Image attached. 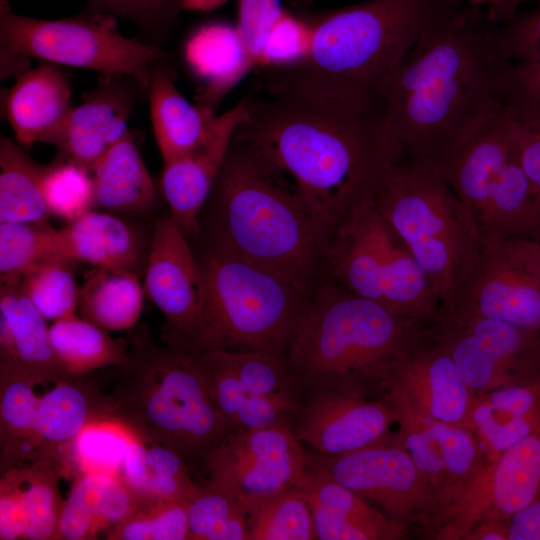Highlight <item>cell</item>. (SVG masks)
Wrapping results in <instances>:
<instances>
[{"instance_id": "obj_60", "label": "cell", "mask_w": 540, "mask_h": 540, "mask_svg": "<svg viewBox=\"0 0 540 540\" xmlns=\"http://www.w3.org/2000/svg\"><path fill=\"white\" fill-rule=\"evenodd\" d=\"M528 239L536 243L540 254V222L538 223V225Z\"/></svg>"}, {"instance_id": "obj_53", "label": "cell", "mask_w": 540, "mask_h": 540, "mask_svg": "<svg viewBox=\"0 0 540 540\" xmlns=\"http://www.w3.org/2000/svg\"><path fill=\"white\" fill-rule=\"evenodd\" d=\"M180 0H89L94 13L117 14L139 24L155 25L170 19L178 10Z\"/></svg>"}, {"instance_id": "obj_43", "label": "cell", "mask_w": 540, "mask_h": 540, "mask_svg": "<svg viewBox=\"0 0 540 540\" xmlns=\"http://www.w3.org/2000/svg\"><path fill=\"white\" fill-rule=\"evenodd\" d=\"M91 171L60 158L45 166L42 192L51 215L74 221L96 205Z\"/></svg>"}, {"instance_id": "obj_55", "label": "cell", "mask_w": 540, "mask_h": 540, "mask_svg": "<svg viewBox=\"0 0 540 540\" xmlns=\"http://www.w3.org/2000/svg\"><path fill=\"white\" fill-rule=\"evenodd\" d=\"M508 540H540V498L507 520Z\"/></svg>"}, {"instance_id": "obj_18", "label": "cell", "mask_w": 540, "mask_h": 540, "mask_svg": "<svg viewBox=\"0 0 540 540\" xmlns=\"http://www.w3.org/2000/svg\"><path fill=\"white\" fill-rule=\"evenodd\" d=\"M249 112L245 98L230 110L217 115L208 140L195 151L164 163L160 189L170 214L188 238L201 233V212L206 205L232 137Z\"/></svg>"}, {"instance_id": "obj_47", "label": "cell", "mask_w": 540, "mask_h": 540, "mask_svg": "<svg viewBox=\"0 0 540 540\" xmlns=\"http://www.w3.org/2000/svg\"><path fill=\"white\" fill-rule=\"evenodd\" d=\"M215 405L232 431L236 413L246 396L225 350L190 352Z\"/></svg>"}, {"instance_id": "obj_34", "label": "cell", "mask_w": 540, "mask_h": 540, "mask_svg": "<svg viewBox=\"0 0 540 540\" xmlns=\"http://www.w3.org/2000/svg\"><path fill=\"white\" fill-rule=\"evenodd\" d=\"M49 333L56 359L69 376L107 366L119 368L128 362L129 350L123 342L76 314L55 320Z\"/></svg>"}, {"instance_id": "obj_3", "label": "cell", "mask_w": 540, "mask_h": 540, "mask_svg": "<svg viewBox=\"0 0 540 540\" xmlns=\"http://www.w3.org/2000/svg\"><path fill=\"white\" fill-rule=\"evenodd\" d=\"M465 0H368L312 23L306 57L269 68L270 94L351 107L380 105L385 77L429 30Z\"/></svg>"}, {"instance_id": "obj_37", "label": "cell", "mask_w": 540, "mask_h": 540, "mask_svg": "<svg viewBox=\"0 0 540 540\" xmlns=\"http://www.w3.org/2000/svg\"><path fill=\"white\" fill-rule=\"evenodd\" d=\"M137 434L125 423L105 417L85 426L63 452L64 475L75 479L89 474L119 477L129 447Z\"/></svg>"}, {"instance_id": "obj_19", "label": "cell", "mask_w": 540, "mask_h": 540, "mask_svg": "<svg viewBox=\"0 0 540 540\" xmlns=\"http://www.w3.org/2000/svg\"><path fill=\"white\" fill-rule=\"evenodd\" d=\"M63 475L62 457L40 458L1 472V540H54Z\"/></svg>"}, {"instance_id": "obj_56", "label": "cell", "mask_w": 540, "mask_h": 540, "mask_svg": "<svg viewBox=\"0 0 540 540\" xmlns=\"http://www.w3.org/2000/svg\"><path fill=\"white\" fill-rule=\"evenodd\" d=\"M466 540H508L507 521H487L476 525Z\"/></svg>"}, {"instance_id": "obj_51", "label": "cell", "mask_w": 540, "mask_h": 540, "mask_svg": "<svg viewBox=\"0 0 540 540\" xmlns=\"http://www.w3.org/2000/svg\"><path fill=\"white\" fill-rule=\"evenodd\" d=\"M312 23H307L284 10L273 28L261 67H287L302 61L310 48Z\"/></svg>"}, {"instance_id": "obj_13", "label": "cell", "mask_w": 540, "mask_h": 540, "mask_svg": "<svg viewBox=\"0 0 540 540\" xmlns=\"http://www.w3.org/2000/svg\"><path fill=\"white\" fill-rule=\"evenodd\" d=\"M473 317L540 332V254L535 242L514 238L484 243L463 295L440 320Z\"/></svg>"}, {"instance_id": "obj_27", "label": "cell", "mask_w": 540, "mask_h": 540, "mask_svg": "<svg viewBox=\"0 0 540 540\" xmlns=\"http://www.w3.org/2000/svg\"><path fill=\"white\" fill-rule=\"evenodd\" d=\"M148 252L138 230L108 213L91 210L57 233V254L72 262L139 274Z\"/></svg>"}, {"instance_id": "obj_15", "label": "cell", "mask_w": 540, "mask_h": 540, "mask_svg": "<svg viewBox=\"0 0 540 540\" xmlns=\"http://www.w3.org/2000/svg\"><path fill=\"white\" fill-rule=\"evenodd\" d=\"M148 250L145 289L166 318L165 343L178 346L202 315L207 295L205 271L170 213L157 219Z\"/></svg>"}, {"instance_id": "obj_24", "label": "cell", "mask_w": 540, "mask_h": 540, "mask_svg": "<svg viewBox=\"0 0 540 540\" xmlns=\"http://www.w3.org/2000/svg\"><path fill=\"white\" fill-rule=\"evenodd\" d=\"M83 376L57 382L39 398L33 460L63 457L65 448L85 426L92 421L112 417L111 395H104Z\"/></svg>"}, {"instance_id": "obj_31", "label": "cell", "mask_w": 540, "mask_h": 540, "mask_svg": "<svg viewBox=\"0 0 540 540\" xmlns=\"http://www.w3.org/2000/svg\"><path fill=\"white\" fill-rule=\"evenodd\" d=\"M120 479L146 505L188 501L200 487L192 481L181 455L138 435L129 447Z\"/></svg>"}, {"instance_id": "obj_25", "label": "cell", "mask_w": 540, "mask_h": 540, "mask_svg": "<svg viewBox=\"0 0 540 540\" xmlns=\"http://www.w3.org/2000/svg\"><path fill=\"white\" fill-rule=\"evenodd\" d=\"M119 478L89 474L75 479L63 502L54 540L95 539L146 507Z\"/></svg>"}, {"instance_id": "obj_36", "label": "cell", "mask_w": 540, "mask_h": 540, "mask_svg": "<svg viewBox=\"0 0 540 540\" xmlns=\"http://www.w3.org/2000/svg\"><path fill=\"white\" fill-rule=\"evenodd\" d=\"M35 383L18 372H0V469L34 459V434L39 398Z\"/></svg>"}, {"instance_id": "obj_26", "label": "cell", "mask_w": 540, "mask_h": 540, "mask_svg": "<svg viewBox=\"0 0 540 540\" xmlns=\"http://www.w3.org/2000/svg\"><path fill=\"white\" fill-rule=\"evenodd\" d=\"M133 98L119 88L99 89L73 107L55 143L60 158L91 171L128 132L127 122Z\"/></svg>"}, {"instance_id": "obj_8", "label": "cell", "mask_w": 540, "mask_h": 540, "mask_svg": "<svg viewBox=\"0 0 540 540\" xmlns=\"http://www.w3.org/2000/svg\"><path fill=\"white\" fill-rule=\"evenodd\" d=\"M200 261L207 285L204 309L193 332L176 347L284 355L312 292L214 246Z\"/></svg>"}, {"instance_id": "obj_41", "label": "cell", "mask_w": 540, "mask_h": 540, "mask_svg": "<svg viewBox=\"0 0 540 540\" xmlns=\"http://www.w3.org/2000/svg\"><path fill=\"white\" fill-rule=\"evenodd\" d=\"M390 403L399 423L396 436L416 464L433 495L445 483V474L437 449L429 436L425 416L410 402L402 387L392 381L383 395Z\"/></svg>"}, {"instance_id": "obj_32", "label": "cell", "mask_w": 540, "mask_h": 540, "mask_svg": "<svg viewBox=\"0 0 540 540\" xmlns=\"http://www.w3.org/2000/svg\"><path fill=\"white\" fill-rule=\"evenodd\" d=\"M96 205L141 212L155 202L156 190L134 138L128 132L91 169Z\"/></svg>"}, {"instance_id": "obj_50", "label": "cell", "mask_w": 540, "mask_h": 540, "mask_svg": "<svg viewBox=\"0 0 540 540\" xmlns=\"http://www.w3.org/2000/svg\"><path fill=\"white\" fill-rule=\"evenodd\" d=\"M503 107L523 125H540V59L512 61Z\"/></svg>"}, {"instance_id": "obj_23", "label": "cell", "mask_w": 540, "mask_h": 540, "mask_svg": "<svg viewBox=\"0 0 540 540\" xmlns=\"http://www.w3.org/2000/svg\"><path fill=\"white\" fill-rule=\"evenodd\" d=\"M66 75L50 62L18 76L5 97V114L17 141L54 144L72 110Z\"/></svg>"}, {"instance_id": "obj_17", "label": "cell", "mask_w": 540, "mask_h": 540, "mask_svg": "<svg viewBox=\"0 0 540 540\" xmlns=\"http://www.w3.org/2000/svg\"><path fill=\"white\" fill-rule=\"evenodd\" d=\"M517 149V124L502 107L467 140L435 161L477 230Z\"/></svg>"}, {"instance_id": "obj_6", "label": "cell", "mask_w": 540, "mask_h": 540, "mask_svg": "<svg viewBox=\"0 0 540 540\" xmlns=\"http://www.w3.org/2000/svg\"><path fill=\"white\" fill-rule=\"evenodd\" d=\"M375 205L409 248L450 312L473 277L484 242L437 163L404 157L385 176Z\"/></svg>"}, {"instance_id": "obj_44", "label": "cell", "mask_w": 540, "mask_h": 540, "mask_svg": "<svg viewBox=\"0 0 540 540\" xmlns=\"http://www.w3.org/2000/svg\"><path fill=\"white\" fill-rule=\"evenodd\" d=\"M109 540H189L187 501H167L143 507L106 536Z\"/></svg>"}, {"instance_id": "obj_52", "label": "cell", "mask_w": 540, "mask_h": 540, "mask_svg": "<svg viewBox=\"0 0 540 540\" xmlns=\"http://www.w3.org/2000/svg\"><path fill=\"white\" fill-rule=\"evenodd\" d=\"M502 54L510 61L540 59V4L497 25Z\"/></svg>"}, {"instance_id": "obj_58", "label": "cell", "mask_w": 540, "mask_h": 540, "mask_svg": "<svg viewBox=\"0 0 540 540\" xmlns=\"http://www.w3.org/2000/svg\"><path fill=\"white\" fill-rule=\"evenodd\" d=\"M227 0H180V9L209 11L223 5Z\"/></svg>"}, {"instance_id": "obj_1", "label": "cell", "mask_w": 540, "mask_h": 540, "mask_svg": "<svg viewBox=\"0 0 540 540\" xmlns=\"http://www.w3.org/2000/svg\"><path fill=\"white\" fill-rule=\"evenodd\" d=\"M497 23L464 5L429 30L379 85L386 125L403 157L439 161L503 107L512 61Z\"/></svg>"}, {"instance_id": "obj_4", "label": "cell", "mask_w": 540, "mask_h": 540, "mask_svg": "<svg viewBox=\"0 0 540 540\" xmlns=\"http://www.w3.org/2000/svg\"><path fill=\"white\" fill-rule=\"evenodd\" d=\"M208 204L212 245L313 292L330 232L293 180L236 131Z\"/></svg>"}, {"instance_id": "obj_16", "label": "cell", "mask_w": 540, "mask_h": 540, "mask_svg": "<svg viewBox=\"0 0 540 540\" xmlns=\"http://www.w3.org/2000/svg\"><path fill=\"white\" fill-rule=\"evenodd\" d=\"M292 424L295 436L323 455L357 451L387 439L396 414L385 397L372 400L334 390L307 391Z\"/></svg>"}, {"instance_id": "obj_11", "label": "cell", "mask_w": 540, "mask_h": 540, "mask_svg": "<svg viewBox=\"0 0 540 540\" xmlns=\"http://www.w3.org/2000/svg\"><path fill=\"white\" fill-rule=\"evenodd\" d=\"M540 498V431L436 492L418 520L435 539L466 540L487 521H507Z\"/></svg>"}, {"instance_id": "obj_46", "label": "cell", "mask_w": 540, "mask_h": 540, "mask_svg": "<svg viewBox=\"0 0 540 540\" xmlns=\"http://www.w3.org/2000/svg\"><path fill=\"white\" fill-rule=\"evenodd\" d=\"M225 352L246 394L300 389L282 354L257 351Z\"/></svg>"}, {"instance_id": "obj_14", "label": "cell", "mask_w": 540, "mask_h": 540, "mask_svg": "<svg viewBox=\"0 0 540 540\" xmlns=\"http://www.w3.org/2000/svg\"><path fill=\"white\" fill-rule=\"evenodd\" d=\"M306 453L310 468L378 504L395 521L418 520L431 503L432 490L396 436L341 455Z\"/></svg>"}, {"instance_id": "obj_10", "label": "cell", "mask_w": 540, "mask_h": 540, "mask_svg": "<svg viewBox=\"0 0 540 540\" xmlns=\"http://www.w3.org/2000/svg\"><path fill=\"white\" fill-rule=\"evenodd\" d=\"M0 41L6 48L53 64L129 76L147 90L156 61L165 52L123 36L110 14L60 20L37 19L12 12L0 1Z\"/></svg>"}, {"instance_id": "obj_33", "label": "cell", "mask_w": 540, "mask_h": 540, "mask_svg": "<svg viewBox=\"0 0 540 540\" xmlns=\"http://www.w3.org/2000/svg\"><path fill=\"white\" fill-rule=\"evenodd\" d=\"M143 304L139 274L126 269L96 267L86 275L79 292L82 318L111 331L131 329Z\"/></svg>"}, {"instance_id": "obj_28", "label": "cell", "mask_w": 540, "mask_h": 540, "mask_svg": "<svg viewBox=\"0 0 540 540\" xmlns=\"http://www.w3.org/2000/svg\"><path fill=\"white\" fill-rule=\"evenodd\" d=\"M467 428L483 442L489 458L540 431V381L474 395Z\"/></svg>"}, {"instance_id": "obj_39", "label": "cell", "mask_w": 540, "mask_h": 540, "mask_svg": "<svg viewBox=\"0 0 540 540\" xmlns=\"http://www.w3.org/2000/svg\"><path fill=\"white\" fill-rule=\"evenodd\" d=\"M71 263L54 254L34 264L20 278L23 293L46 319L55 321L76 314L80 289Z\"/></svg>"}, {"instance_id": "obj_38", "label": "cell", "mask_w": 540, "mask_h": 540, "mask_svg": "<svg viewBox=\"0 0 540 540\" xmlns=\"http://www.w3.org/2000/svg\"><path fill=\"white\" fill-rule=\"evenodd\" d=\"M247 518L250 540L317 539L312 509L299 487L265 500Z\"/></svg>"}, {"instance_id": "obj_30", "label": "cell", "mask_w": 540, "mask_h": 540, "mask_svg": "<svg viewBox=\"0 0 540 540\" xmlns=\"http://www.w3.org/2000/svg\"><path fill=\"white\" fill-rule=\"evenodd\" d=\"M185 57L191 70L204 82L198 104L213 110L252 68L236 28L222 23L198 29L186 44Z\"/></svg>"}, {"instance_id": "obj_2", "label": "cell", "mask_w": 540, "mask_h": 540, "mask_svg": "<svg viewBox=\"0 0 540 540\" xmlns=\"http://www.w3.org/2000/svg\"><path fill=\"white\" fill-rule=\"evenodd\" d=\"M249 100L236 133L298 187L330 232L373 201L403 153L381 105L351 107L271 94Z\"/></svg>"}, {"instance_id": "obj_48", "label": "cell", "mask_w": 540, "mask_h": 540, "mask_svg": "<svg viewBox=\"0 0 540 540\" xmlns=\"http://www.w3.org/2000/svg\"><path fill=\"white\" fill-rule=\"evenodd\" d=\"M298 390L246 394L233 422V430H258L291 425L299 411Z\"/></svg>"}, {"instance_id": "obj_12", "label": "cell", "mask_w": 540, "mask_h": 540, "mask_svg": "<svg viewBox=\"0 0 540 540\" xmlns=\"http://www.w3.org/2000/svg\"><path fill=\"white\" fill-rule=\"evenodd\" d=\"M204 463L206 485L233 497L247 515L265 500L298 487L308 471L307 453L291 425L233 430Z\"/></svg>"}, {"instance_id": "obj_21", "label": "cell", "mask_w": 540, "mask_h": 540, "mask_svg": "<svg viewBox=\"0 0 540 540\" xmlns=\"http://www.w3.org/2000/svg\"><path fill=\"white\" fill-rule=\"evenodd\" d=\"M0 372H18L35 384L69 376L54 354L46 318L23 293L20 282L0 287Z\"/></svg>"}, {"instance_id": "obj_35", "label": "cell", "mask_w": 540, "mask_h": 540, "mask_svg": "<svg viewBox=\"0 0 540 540\" xmlns=\"http://www.w3.org/2000/svg\"><path fill=\"white\" fill-rule=\"evenodd\" d=\"M45 166L35 163L11 139L0 140V223H47L50 214L42 192Z\"/></svg>"}, {"instance_id": "obj_57", "label": "cell", "mask_w": 540, "mask_h": 540, "mask_svg": "<svg viewBox=\"0 0 540 540\" xmlns=\"http://www.w3.org/2000/svg\"><path fill=\"white\" fill-rule=\"evenodd\" d=\"M527 0H500V5L492 17L494 23H502L517 13L519 6Z\"/></svg>"}, {"instance_id": "obj_9", "label": "cell", "mask_w": 540, "mask_h": 540, "mask_svg": "<svg viewBox=\"0 0 540 540\" xmlns=\"http://www.w3.org/2000/svg\"><path fill=\"white\" fill-rule=\"evenodd\" d=\"M324 272L325 278L396 314L429 323L440 320L434 288L374 200L331 234Z\"/></svg>"}, {"instance_id": "obj_45", "label": "cell", "mask_w": 540, "mask_h": 540, "mask_svg": "<svg viewBox=\"0 0 540 540\" xmlns=\"http://www.w3.org/2000/svg\"><path fill=\"white\" fill-rule=\"evenodd\" d=\"M425 425L442 462L443 487L466 478L487 459L482 455L478 438L469 428L426 416Z\"/></svg>"}, {"instance_id": "obj_40", "label": "cell", "mask_w": 540, "mask_h": 540, "mask_svg": "<svg viewBox=\"0 0 540 540\" xmlns=\"http://www.w3.org/2000/svg\"><path fill=\"white\" fill-rule=\"evenodd\" d=\"M189 540H250L248 518L230 495L200 486L187 501Z\"/></svg>"}, {"instance_id": "obj_29", "label": "cell", "mask_w": 540, "mask_h": 540, "mask_svg": "<svg viewBox=\"0 0 540 540\" xmlns=\"http://www.w3.org/2000/svg\"><path fill=\"white\" fill-rule=\"evenodd\" d=\"M155 139L163 163L187 155L210 137L217 115L203 105H192L178 91L168 67L152 69L147 89Z\"/></svg>"}, {"instance_id": "obj_54", "label": "cell", "mask_w": 540, "mask_h": 540, "mask_svg": "<svg viewBox=\"0 0 540 540\" xmlns=\"http://www.w3.org/2000/svg\"><path fill=\"white\" fill-rule=\"evenodd\" d=\"M522 166L540 197V125L517 124Z\"/></svg>"}, {"instance_id": "obj_7", "label": "cell", "mask_w": 540, "mask_h": 540, "mask_svg": "<svg viewBox=\"0 0 540 540\" xmlns=\"http://www.w3.org/2000/svg\"><path fill=\"white\" fill-rule=\"evenodd\" d=\"M111 394L112 417L185 460L202 459L232 431L190 352L136 339Z\"/></svg>"}, {"instance_id": "obj_22", "label": "cell", "mask_w": 540, "mask_h": 540, "mask_svg": "<svg viewBox=\"0 0 540 540\" xmlns=\"http://www.w3.org/2000/svg\"><path fill=\"white\" fill-rule=\"evenodd\" d=\"M298 487L312 509L319 540H386L404 536V523L380 512L323 471L308 466Z\"/></svg>"}, {"instance_id": "obj_5", "label": "cell", "mask_w": 540, "mask_h": 540, "mask_svg": "<svg viewBox=\"0 0 540 540\" xmlns=\"http://www.w3.org/2000/svg\"><path fill=\"white\" fill-rule=\"evenodd\" d=\"M435 326L396 314L324 278L284 356L300 389L384 395L400 365L433 335Z\"/></svg>"}, {"instance_id": "obj_49", "label": "cell", "mask_w": 540, "mask_h": 540, "mask_svg": "<svg viewBox=\"0 0 540 540\" xmlns=\"http://www.w3.org/2000/svg\"><path fill=\"white\" fill-rule=\"evenodd\" d=\"M284 10L280 0H239L236 31L252 68L262 66L268 38Z\"/></svg>"}, {"instance_id": "obj_59", "label": "cell", "mask_w": 540, "mask_h": 540, "mask_svg": "<svg viewBox=\"0 0 540 540\" xmlns=\"http://www.w3.org/2000/svg\"><path fill=\"white\" fill-rule=\"evenodd\" d=\"M467 4L476 7H487V15L491 20L494 14L496 13L500 0H465Z\"/></svg>"}, {"instance_id": "obj_42", "label": "cell", "mask_w": 540, "mask_h": 540, "mask_svg": "<svg viewBox=\"0 0 540 540\" xmlns=\"http://www.w3.org/2000/svg\"><path fill=\"white\" fill-rule=\"evenodd\" d=\"M57 233L47 223H0L1 283L20 282L34 264L57 254Z\"/></svg>"}, {"instance_id": "obj_20", "label": "cell", "mask_w": 540, "mask_h": 540, "mask_svg": "<svg viewBox=\"0 0 540 540\" xmlns=\"http://www.w3.org/2000/svg\"><path fill=\"white\" fill-rule=\"evenodd\" d=\"M392 381L424 416L467 427L474 394L435 331L408 355Z\"/></svg>"}]
</instances>
